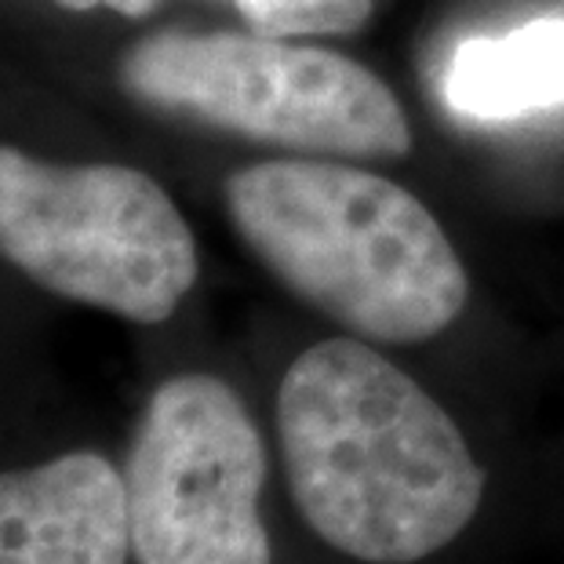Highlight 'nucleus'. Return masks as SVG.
I'll return each mask as SVG.
<instances>
[{
  "label": "nucleus",
  "instance_id": "7",
  "mask_svg": "<svg viewBox=\"0 0 564 564\" xmlns=\"http://www.w3.org/2000/svg\"><path fill=\"white\" fill-rule=\"evenodd\" d=\"M444 102L470 121L564 110V19H535L499 37H470L452 52Z\"/></svg>",
  "mask_w": 564,
  "mask_h": 564
},
{
  "label": "nucleus",
  "instance_id": "9",
  "mask_svg": "<svg viewBox=\"0 0 564 564\" xmlns=\"http://www.w3.org/2000/svg\"><path fill=\"white\" fill-rule=\"evenodd\" d=\"M58 8H69V11H88V8H113L117 15H128V19H142L150 15L161 0H55Z\"/></svg>",
  "mask_w": 564,
  "mask_h": 564
},
{
  "label": "nucleus",
  "instance_id": "3",
  "mask_svg": "<svg viewBox=\"0 0 564 564\" xmlns=\"http://www.w3.org/2000/svg\"><path fill=\"white\" fill-rule=\"evenodd\" d=\"M121 88L153 110L324 158H404L412 128L361 63L262 33H147L121 55Z\"/></svg>",
  "mask_w": 564,
  "mask_h": 564
},
{
  "label": "nucleus",
  "instance_id": "6",
  "mask_svg": "<svg viewBox=\"0 0 564 564\" xmlns=\"http://www.w3.org/2000/svg\"><path fill=\"white\" fill-rule=\"evenodd\" d=\"M124 474L99 452L0 474V564H128Z\"/></svg>",
  "mask_w": 564,
  "mask_h": 564
},
{
  "label": "nucleus",
  "instance_id": "1",
  "mask_svg": "<svg viewBox=\"0 0 564 564\" xmlns=\"http://www.w3.org/2000/svg\"><path fill=\"white\" fill-rule=\"evenodd\" d=\"M278 434L299 518L361 564L434 557L485 502L459 423L357 335L314 343L288 365Z\"/></svg>",
  "mask_w": 564,
  "mask_h": 564
},
{
  "label": "nucleus",
  "instance_id": "8",
  "mask_svg": "<svg viewBox=\"0 0 564 564\" xmlns=\"http://www.w3.org/2000/svg\"><path fill=\"white\" fill-rule=\"evenodd\" d=\"M234 4L262 37L350 33L371 15V0H234Z\"/></svg>",
  "mask_w": 564,
  "mask_h": 564
},
{
  "label": "nucleus",
  "instance_id": "2",
  "mask_svg": "<svg viewBox=\"0 0 564 564\" xmlns=\"http://www.w3.org/2000/svg\"><path fill=\"white\" fill-rule=\"evenodd\" d=\"M226 208L295 299L368 343H426L463 314L470 278L415 194L335 161H267L226 178Z\"/></svg>",
  "mask_w": 564,
  "mask_h": 564
},
{
  "label": "nucleus",
  "instance_id": "5",
  "mask_svg": "<svg viewBox=\"0 0 564 564\" xmlns=\"http://www.w3.org/2000/svg\"><path fill=\"white\" fill-rule=\"evenodd\" d=\"M267 444L219 376L186 371L150 393L124 488L135 564H273L259 513Z\"/></svg>",
  "mask_w": 564,
  "mask_h": 564
},
{
  "label": "nucleus",
  "instance_id": "4",
  "mask_svg": "<svg viewBox=\"0 0 564 564\" xmlns=\"http://www.w3.org/2000/svg\"><path fill=\"white\" fill-rule=\"evenodd\" d=\"M0 259L44 292L161 324L197 281L175 200L128 164H52L0 142Z\"/></svg>",
  "mask_w": 564,
  "mask_h": 564
}]
</instances>
